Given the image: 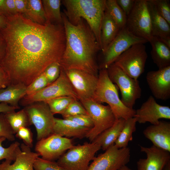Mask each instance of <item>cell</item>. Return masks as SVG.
Instances as JSON below:
<instances>
[{
  "mask_svg": "<svg viewBox=\"0 0 170 170\" xmlns=\"http://www.w3.org/2000/svg\"><path fill=\"white\" fill-rule=\"evenodd\" d=\"M26 86L22 84H10L0 90V103H6L11 106L19 107V100L26 94Z\"/></svg>",
  "mask_w": 170,
  "mask_h": 170,
  "instance_id": "cell-26",
  "label": "cell"
},
{
  "mask_svg": "<svg viewBox=\"0 0 170 170\" xmlns=\"http://www.w3.org/2000/svg\"><path fill=\"white\" fill-rule=\"evenodd\" d=\"M20 147L21 151L14 163L11 164L12 161L5 160L0 164V170H34V163L39 155L24 143Z\"/></svg>",
  "mask_w": 170,
  "mask_h": 170,
  "instance_id": "cell-20",
  "label": "cell"
},
{
  "mask_svg": "<svg viewBox=\"0 0 170 170\" xmlns=\"http://www.w3.org/2000/svg\"><path fill=\"white\" fill-rule=\"evenodd\" d=\"M66 38L65 47L60 63L64 71L77 69L96 76L99 66L96 61L100 47L92 31L83 19L76 26L71 24L62 13Z\"/></svg>",
  "mask_w": 170,
  "mask_h": 170,
  "instance_id": "cell-2",
  "label": "cell"
},
{
  "mask_svg": "<svg viewBox=\"0 0 170 170\" xmlns=\"http://www.w3.org/2000/svg\"><path fill=\"white\" fill-rule=\"evenodd\" d=\"M65 118L71 120L81 126L91 129L94 126L91 118L88 114L78 115Z\"/></svg>",
  "mask_w": 170,
  "mask_h": 170,
  "instance_id": "cell-41",
  "label": "cell"
},
{
  "mask_svg": "<svg viewBox=\"0 0 170 170\" xmlns=\"http://www.w3.org/2000/svg\"><path fill=\"white\" fill-rule=\"evenodd\" d=\"M47 21L55 24H63L62 13L60 12L61 1L42 0Z\"/></svg>",
  "mask_w": 170,
  "mask_h": 170,
  "instance_id": "cell-28",
  "label": "cell"
},
{
  "mask_svg": "<svg viewBox=\"0 0 170 170\" xmlns=\"http://www.w3.org/2000/svg\"><path fill=\"white\" fill-rule=\"evenodd\" d=\"M27 0H14L16 11L18 14L24 16L26 11Z\"/></svg>",
  "mask_w": 170,
  "mask_h": 170,
  "instance_id": "cell-44",
  "label": "cell"
},
{
  "mask_svg": "<svg viewBox=\"0 0 170 170\" xmlns=\"http://www.w3.org/2000/svg\"><path fill=\"white\" fill-rule=\"evenodd\" d=\"M116 1L127 16L132 10L135 0H116Z\"/></svg>",
  "mask_w": 170,
  "mask_h": 170,
  "instance_id": "cell-42",
  "label": "cell"
},
{
  "mask_svg": "<svg viewBox=\"0 0 170 170\" xmlns=\"http://www.w3.org/2000/svg\"><path fill=\"white\" fill-rule=\"evenodd\" d=\"M64 96L71 97L79 100L65 71L61 68L60 75L55 81L33 94L25 95L23 98L22 104L26 106L34 102H46L53 99Z\"/></svg>",
  "mask_w": 170,
  "mask_h": 170,
  "instance_id": "cell-8",
  "label": "cell"
},
{
  "mask_svg": "<svg viewBox=\"0 0 170 170\" xmlns=\"http://www.w3.org/2000/svg\"><path fill=\"white\" fill-rule=\"evenodd\" d=\"M135 36L149 42L152 37L150 18L147 0H135L127 16L126 26Z\"/></svg>",
  "mask_w": 170,
  "mask_h": 170,
  "instance_id": "cell-11",
  "label": "cell"
},
{
  "mask_svg": "<svg viewBox=\"0 0 170 170\" xmlns=\"http://www.w3.org/2000/svg\"><path fill=\"white\" fill-rule=\"evenodd\" d=\"M157 10L170 25V3L168 0H151Z\"/></svg>",
  "mask_w": 170,
  "mask_h": 170,
  "instance_id": "cell-37",
  "label": "cell"
},
{
  "mask_svg": "<svg viewBox=\"0 0 170 170\" xmlns=\"http://www.w3.org/2000/svg\"><path fill=\"white\" fill-rule=\"evenodd\" d=\"M6 139L3 137L0 139V161L5 160L14 161L17 155L20 152V144L18 141H15L7 147H3L2 143Z\"/></svg>",
  "mask_w": 170,
  "mask_h": 170,
  "instance_id": "cell-32",
  "label": "cell"
},
{
  "mask_svg": "<svg viewBox=\"0 0 170 170\" xmlns=\"http://www.w3.org/2000/svg\"><path fill=\"white\" fill-rule=\"evenodd\" d=\"M14 133L6 120L4 113H0V139L4 137L8 140H15Z\"/></svg>",
  "mask_w": 170,
  "mask_h": 170,
  "instance_id": "cell-36",
  "label": "cell"
},
{
  "mask_svg": "<svg viewBox=\"0 0 170 170\" xmlns=\"http://www.w3.org/2000/svg\"><path fill=\"white\" fill-rule=\"evenodd\" d=\"M117 170H133L128 167L127 165H125L122 166L120 168Z\"/></svg>",
  "mask_w": 170,
  "mask_h": 170,
  "instance_id": "cell-50",
  "label": "cell"
},
{
  "mask_svg": "<svg viewBox=\"0 0 170 170\" xmlns=\"http://www.w3.org/2000/svg\"><path fill=\"white\" fill-rule=\"evenodd\" d=\"M0 31L6 43L0 64L10 84L27 86L49 65L60 63L65 47L63 24L41 25L17 14L7 17Z\"/></svg>",
  "mask_w": 170,
  "mask_h": 170,
  "instance_id": "cell-1",
  "label": "cell"
},
{
  "mask_svg": "<svg viewBox=\"0 0 170 170\" xmlns=\"http://www.w3.org/2000/svg\"><path fill=\"white\" fill-rule=\"evenodd\" d=\"M24 108L31 125H33L35 127L37 141L53 133L55 117L46 102H34Z\"/></svg>",
  "mask_w": 170,
  "mask_h": 170,
  "instance_id": "cell-10",
  "label": "cell"
},
{
  "mask_svg": "<svg viewBox=\"0 0 170 170\" xmlns=\"http://www.w3.org/2000/svg\"><path fill=\"white\" fill-rule=\"evenodd\" d=\"M64 71L80 101L92 99L97 85L98 76L77 69Z\"/></svg>",
  "mask_w": 170,
  "mask_h": 170,
  "instance_id": "cell-15",
  "label": "cell"
},
{
  "mask_svg": "<svg viewBox=\"0 0 170 170\" xmlns=\"http://www.w3.org/2000/svg\"><path fill=\"white\" fill-rule=\"evenodd\" d=\"M15 134L17 137L23 141L26 145L30 148L33 147V134L28 127H21Z\"/></svg>",
  "mask_w": 170,
  "mask_h": 170,
  "instance_id": "cell-40",
  "label": "cell"
},
{
  "mask_svg": "<svg viewBox=\"0 0 170 170\" xmlns=\"http://www.w3.org/2000/svg\"><path fill=\"white\" fill-rule=\"evenodd\" d=\"M87 114L86 110L78 100L74 99L60 113L65 118L80 114Z\"/></svg>",
  "mask_w": 170,
  "mask_h": 170,
  "instance_id": "cell-34",
  "label": "cell"
},
{
  "mask_svg": "<svg viewBox=\"0 0 170 170\" xmlns=\"http://www.w3.org/2000/svg\"><path fill=\"white\" fill-rule=\"evenodd\" d=\"M81 102L94 123L93 127L86 136L91 142L103 131L111 126L116 119L108 105H104L92 99Z\"/></svg>",
  "mask_w": 170,
  "mask_h": 170,
  "instance_id": "cell-6",
  "label": "cell"
},
{
  "mask_svg": "<svg viewBox=\"0 0 170 170\" xmlns=\"http://www.w3.org/2000/svg\"><path fill=\"white\" fill-rule=\"evenodd\" d=\"M48 85L47 79L43 72L27 87L26 95L33 94Z\"/></svg>",
  "mask_w": 170,
  "mask_h": 170,
  "instance_id": "cell-35",
  "label": "cell"
},
{
  "mask_svg": "<svg viewBox=\"0 0 170 170\" xmlns=\"http://www.w3.org/2000/svg\"><path fill=\"white\" fill-rule=\"evenodd\" d=\"M143 134L154 146L170 152V122L160 120L146 128Z\"/></svg>",
  "mask_w": 170,
  "mask_h": 170,
  "instance_id": "cell-19",
  "label": "cell"
},
{
  "mask_svg": "<svg viewBox=\"0 0 170 170\" xmlns=\"http://www.w3.org/2000/svg\"><path fill=\"white\" fill-rule=\"evenodd\" d=\"M20 108V107H15L11 106L6 103L2 102L0 103V113H6L8 112L15 111Z\"/></svg>",
  "mask_w": 170,
  "mask_h": 170,
  "instance_id": "cell-46",
  "label": "cell"
},
{
  "mask_svg": "<svg viewBox=\"0 0 170 170\" xmlns=\"http://www.w3.org/2000/svg\"><path fill=\"white\" fill-rule=\"evenodd\" d=\"M100 146L94 142H86L73 146L57 160V162L64 170H87Z\"/></svg>",
  "mask_w": 170,
  "mask_h": 170,
  "instance_id": "cell-5",
  "label": "cell"
},
{
  "mask_svg": "<svg viewBox=\"0 0 170 170\" xmlns=\"http://www.w3.org/2000/svg\"><path fill=\"white\" fill-rule=\"evenodd\" d=\"M134 117L139 123L149 122L152 124H156L161 119H170V108L159 104L150 95L140 108L136 110Z\"/></svg>",
  "mask_w": 170,
  "mask_h": 170,
  "instance_id": "cell-16",
  "label": "cell"
},
{
  "mask_svg": "<svg viewBox=\"0 0 170 170\" xmlns=\"http://www.w3.org/2000/svg\"><path fill=\"white\" fill-rule=\"evenodd\" d=\"M5 50V42L0 31V62L4 56Z\"/></svg>",
  "mask_w": 170,
  "mask_h": 170,
  "instance_id": "cell-47",
  "label": "cell"
},
{
  "mask_svg": "<svg viewBox=\"0 0 170 170\" xmlns=\"http://www.w3.org/2000/svg\"><path fill=\"white\" fill-rule=\"evenodd\" d=\"M4 115L14 134L21 127H28L31 125L28 116L24 108L18 111H14L5 113Z\"/></svg>",
  "mask_w": 170,
  "mask_h": 170,
  "instance_id": "cell-30",
  "label": "cell"
},
{
  "mask_svg": "<svg viewBox=\"0 0 170 170\" xmlns=\"http://www.w3.org/2000/svg\"><path fill=\"white\" fill-rule=\"evenodd\" d=\"M149 42L152 47L151 58L158 69L170 66V48L154 37L152 36Z\"/></svg>",
  "mask_w": 170,
  "mask_h": 170,
  "instance_id": "cell-23",
  "label": "cell"
},
{
  "mask_svg": "<svg viewBox=\"0 0 170 170\" xmlns=\"http://www.w3.org/2000/svg\"><path fill=\"white\" fill-rule=\"evenodd\" d=\"M0 15L6 18L9 16L7 10L5 0H0Z\"/></svg>",
  "mask_w": 170,
  "mask_h": 170,
  "instance_id": "cell-48",
  "label": "cell"
},
{
  "mask_svg": "<svg viewBox=\"0 0 170 170\" xmlns=\"http://www.w3.org/2000/svg\"><path fill=\"white\" fill-rule=\"evenodd\" d=\"M107 70L110 79L120 89L122 103L127 107L133 109L136 101L141 95L142 90L138 79L131 77L114 63Z\"/></svg>",
  "mask_w": 170,
  "mask_h": 170,
  "instance_id": "cell-7",
  "label": "cell"
},
{
  "mask_svg": "<svg viewBox=\"0 0 170 170\" xmlns=\"http://www.w3.org/2000/svg\"><path fill=\"white\" fill-rule=\"evenodd\" d=\"M137 122L135 117L126 120L123 128L114 144L117 148L128 147V143L133 139V133L136 130Z\"/></svg>",
  "mask_w": 170,
  "mask_h": 170,
  "instance_id": "cell-29",
  "label": "cell"
},
{
  "mask_svg": "<svg viewBox=\"0 0 170 170\" xmlns=\"http://www.w3.org/2000/svg\"><path fill=\"white\" fill-rule=\"evenodd\" d=\"M10 84L9 78L0 64V90Z\"/></svg>",
  "mask_w": 170,
  "mask_h": 170,
  "instance_id": "cell-43",
  "label": "cell"
},
{
  "mask_svg": "<svg viewBox=\"0 0 170 170\" xmlns=\"http://www.w3.org/2000/svg\"><path fill=\"white\" fill-rule=\"evenodd\" d=\"M91 129L81 126L71 120L55 117L53 133L68 138L81 139L86 137Z\"/></svg>",
  "mask_w": 170,
  "mask_h": 170,
  "instance_id": "cell-22",
  "label": "cell"
},
{
  "mask_svg": "<svg viewBox=\"0 0 170 170\" xmlns=\"http://www.w3.org/2000/svg\"><path fill=\"white\" fill-rule=\"evenodd\" d=\"M126 120L116 119L114 124L100 134L92 142L99 144L103 150L114 145L124 126Z\"/></svg>",
  "mask_w": 170,
  "mask_h": 170,
  "instance_id": "cell-24",
  "label": "cell"
},
{
  "mask_svg": "<svg viewBox=\"0 0 170 170\" xmlns=\"http://www.w3.org/2000/svg\"><path fill=\"white\" fill-rule=\"evenodd\" d=\"M105 11L120 29L125 27L127 16L116 0H106Z\"/></svg>",
  "mask_w": 170,
  "mask_h": 170,
  "instance_id": "cell-31",
  "label": "cell"
},
{
  "mask_svg": "<svg viewBox=\"0 0 170 170\" xmlns=\"http://www.w3.org/2000/svg\"><path fill=\"white\" fill-rule=\"evenodd\" d=\"M74 99H76L71 97L64 96L53 99L45 102L48 105L51 112L54 115L60 114Z\"/></svg>",
  "mask_w": 170,
  "mask_h": 170,
  "instance_id": "cell-33",
  "label": "cell"
},
{
  "mask_svg": "<svg viewBox=\"0 0 170 170\" xmlns=\"http://www.w3.org/2000/svg\"><path fill=\"white\" fill-rule=\"evenodd\" d=\"M130 157L129 148H118L114 144L95 157L87 170H117L126 165Z\"/></svg>",
  "mask_w": 170,
  "mask_h": 170,
  "instance_id": "cell-13",
  "label": "cell"
},
{
  "mask_svg": "<svg viewBox=\"0 0 170 170\" xmlns=\"http://www.w3.org/2000/svg\"><path fill=\"white\" fill-rule=\"evenodd\" d=\"M61 70L60 63L54 62L49 65L43 72L48 81V85L55 81L59 77Z\"/></svg>",
  "mask_w": 170,
  "mask_h": 170,
  "instance_id": "cell-39",
  "label": "cell"
},
{
  "mask_svg": "<svg viewBox=\"0 0 170 170\" xmlns=\"http://www.w3.org/2000/svg\"><path fill=\"white\" fill-rule=\"evenodd\" d=\"M106 0H63L64 14L76 26L81 19L88 23L96 38L101 51V29L105 10Z\"/></svg>",
  "mask_w": 170,
  "mask_h": 170,
  "instance_id": "cell-3",
  "label": "cell"
},
{
  "mask_svg": "<svg viewBox=\"0 0 170 170\" xmlns=\"http://www.w3.org/2000/svg\"><path fill=\"white\" fill-rule=\"evenodd\" d=\"M7 23V18L0 15V30L4 28Z\"/></svg>",
  "mask_w": 170,
  "mask_h": 170,
  "instance_id": "cell-49",
  "label": "cell"
},
{
  "mask_svg": "<svg viewBox=\"0 0 170 170\" xmlns=\"http://www.w3.org/2000/svg\"><path fill=\"white\" fill-rule=\"evenodd\" d=\"M148 41L137 37L125 27L121 29L115 39L102 52L103 58L99 69H107L124 52L137 43H145Z\"/></svg>",
  "mask_w": 170,
  "mask_h": 170,
  "instance_id": "cell-12",
  "label": "cell"
},
{
  "mask_svg": "<svg viewBox=\"0 0 170 170\" xmlns=\"http://www.w3.org/2000/svg\"><path fill=\"white\" fill-rule=\"evenodd\" d=\"M121 29L105 11L101 29V51L104 52L115 39Z\"/></svg>",
  "mask_w": 170,
  "mask_h": 170,
  "instance_id": "cell-25",
  "label": "cell"
},
{
  "mask_svg": "<svg viewBox=\"0 0 170 170\" xmlns=\"http://www.w3.org/2000/svg\"><path fill=\"white\" fill-rule=\"evenodd\" d=\"M24 16L41 25H44L47 22L41 0H27L26 11Z\"/></svg>",
  "mask_w": 170,
  "mask_h": 170,
  "instance_id": "cell-27",
  "label": "cell"
},
{
  "mask_svg": "<svg viewBox=\"0 0 170 170\" xmlns=\"http://www.w3.org/2000/svg\"><path fill=\"white\" fill-rule=\"evenodd\" d=\"M96 89L92 98L95 101L105 103L111 109L116 119L134 117L136 110L129 108L122 102L115 84L110 79L107 69H100Z\"/></svg>",
  "mask_w": 170,
  "mask_h": 170,
  "instance_id": "cell-4",
  "label": "cell"
},
{
  "mask_svg": "<svg viewBox=\"0 0 170 170\" xmlns=\"http://www.w3.org/2000/svg\"><path fill=\"white\" fill-rule=\"evenodd\" d=\"M73 146L71 139L52 133L38 141L35 150L43 159L54 161Z\"/></svg>",
  "mask_w": 170,
  "mask_h": 170,
  "instance_id": "cell-14",
  "label": "cell"
},
{
  "mask_svg": "<svg viewBox=\"0 0 170 170\" xmlns=\"http://www.w3.org/2000/svg\"><path fill=\"white\" fill-rule=\"evenodd\" d=\"M140 151L146 157L140 159L137 162V170H163L170 161V152L153 145L147 147L140 145Z\"/></svg>",
  "mask_w": 170,
  "mask_h": 170,
  "instance_id": "cell-18",
  "label": "cell"
},
{
  "mask_svg": "<svg viewBox=\"0 0 170 170\" xmlns=\"http://www.w3.org/2000/svg\"><path fill=\"white\" fill-rule=\"evenodd\" d=\"M150 18L152 34L170 47V25L157 10L151 0H147Z\"/></svg>",
  "mask_w": 170,
  "mask_h": 170,
  "instance_id": "cell-21",
  "label": "cell"
},
{
  "mask_svg": "<svg viewBox=\"0 0 170 170\" xmlns=\"http://www.w3.org/2000/svg\"><path fill=\"white\" fill-rule=\"evenodd\" d=\"M144 43L135 44L122 53L113 63L131 77L138 79L144 72L148 57Z\"/></svg>",
  "mask_w": 170,
  "mask_h": 170,
  "instance_id": "cell-9",
  "label": "cell"
},
{
  "mask_svg": "<svg viewBox=\"0 0 170 170\" xmlns=\"http://www.w3.org/2000/svg\"><path fill=\"white\" fill-rule=\"evenodd\" d=\"M34 170H64L57 162L43 159L39 157L34 164Z\"/></svg>",
  "mask_w": 170,
  "mask_h": 170,
  "instance_id": "cell-38",
  "label": "cell"
},
{
  "mask_svg": "<svg viewBox=\"0 0 170 170\" xmlns=\"http://www.w3.org/2000/svg\"><path fill=\"white\" fill-rule=\"evenodd\" d=\"M146 80L153 96L166 100L170 98V66L148 72Z\"/></svg>",
  "mask_w": 170,
  "mask_h": 170,
  "instance_id": "cell-17",
  "label": "cell"
},
{
  "mask_svg": "<svg viewBox=\"0 0 170 170\" xmlns=\"http://www.w3.org/2000/svg\"><path fill=\"white\" fill-rule=\"evenodd\" d=\"M5 2L9 16L18 14L16 11L14 0H5Z\"/></svg>",
  "mask_w": 170,
  "mask_h": 170,
  "instance_id": "cell-45",
  "label": "cell"
}]
</instances>
